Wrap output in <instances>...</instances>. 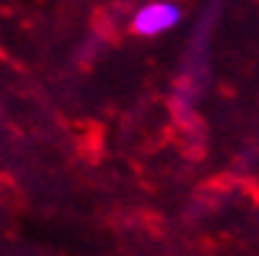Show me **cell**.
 Wrapping results in <instances>:
<instances>
[{
    "label": "cell",
    "instance_id": "1",
    "mask_svg": "<svg viewBox=\"0 0 259 256\" xmlns=\"http://www.w3.org/2000/svg\"><path fill=\"white\" fill-rule=\"evenodd\" d=\"M178 23H181V6L169 3V0H152L136 12L133 31L141 37H158V34H166L169 28H175Z\"/></svg>",
    "mask_w": 259,
    "mask_h": 256
}]
</instances>
